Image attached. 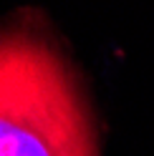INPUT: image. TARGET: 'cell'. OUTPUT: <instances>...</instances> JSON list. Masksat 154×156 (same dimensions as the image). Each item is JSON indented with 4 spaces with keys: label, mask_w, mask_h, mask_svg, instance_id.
Listing matches in <instances>:
<instances>
[{
    "label": "cell",
    "mask_w": 154,
    "mask_h": 156,
    "mask_svg": "<svg viewBox=\"0 0 154 156\" xmlns=\"http://www.w3.org/2000/svg\"><path fill=\"white\" fill-rule=\"evenodd\" d=\"M0 156H99L79 76L35 10L0 23Z\"/></svg>",
    "instance_id": "6da1fadb"
}]
</instances>
